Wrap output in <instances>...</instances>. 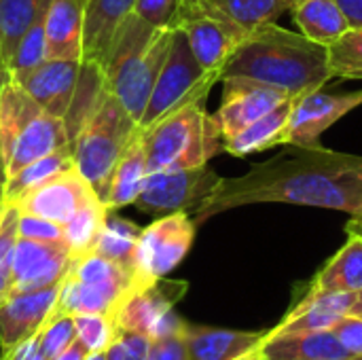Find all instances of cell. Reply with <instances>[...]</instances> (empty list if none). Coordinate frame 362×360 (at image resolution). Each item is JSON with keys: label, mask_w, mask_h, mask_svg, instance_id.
Segmentation results:
<instances>
[{"label": "cell", "mask_w": 362, "mask_h": 360, "mask_svg": "<svg viewBox=\"0 0 362 360\" xmlns=\"http://www.w3.org/2000/svg\"><path fill=\"white\" fill-rule=\"evenodd\" d=\"M59 284L30 291L11 293L0 303V350H11L17 344L34 337L47 323L57 301Z\"/></svg>", "instance_id": "obj_19"}, {"label": "cell", "mask_w": 362, "mask_h": 360, "mask_svg": "<svg viewBox=\"0 0 362 360\" xmlns=\"http://www.w3.org/2000/svg\"><path fill=\"white\" fill-rule=\"evenodd\" d=\"M148 176V166H146V153L142 144V132L140 136L127 146V151L121 155L117 161L102 202L110 212H117L125 206H134L136 197L140 195L144 180Z\"/></svg>", "instance_id": "obj_23"}, {"label": "cell", "mask_w": 362, "mask_h": 360, "mask_svg": "<svg viewBox=\"0 0 362 360\" xmlns=\"http://www.w3.org/2000/svg\"><path fill=\"white\" fill-rule=\"evenodd\" d=\"M350 28H362V0H337Z\"/></svg>", "instance_id": "obj_44"}, {"label": "cell", "mask_w": 362, "mask_h": 360, "mask_svg": "<svg viewBox=\"0 0 362 360\" xmlns=\"http://www.w3.org/2000/svg\"><path fill=\"white\" fill-rule=\"evenodd\" d=\"M17 231H19V238H25V240L64 242V225L49 221V219H42V216H36V214H28V212H19Z\"/></svg>", "instance_id": "obj_39"}, {"label": "cell", "mask_w": 362, "mask_h": 360, "mask_svg": "<svg viewBox=\"0 0 362 360\" xmlns=\"http://www.w3.org/2000/svg\"><path fill=\"white\" fill-rule=\"evenodd\" d=\"M263 360H267V359H265V356H263Z\"/></svg>", "instance_id": "obj_54"}, {"label": "cell", "mask_w": 362, "mask_h": 360, "mask_svg": "<svg viewBox=\"0 0 362 360\" xmlns=\"http://www.w3.org/2000/svg\"><path fill=\"white\" fill-rule=\"evenodd\" d=\"M0 142L6 176L72 144L64 119L40 108L17 83L6 81L0 95Z\"/></svg>", "instance_id": "obj_6"}, {"label": "cell", "mask_w": 362, "mask_h": 360, "mask_svg": "<svg viewBox=\"0 0 362 360\" xmlns=\"http://www.w3.org/2000/svg\"><path fill=\"white\" fill-rule=\"evenodd\" d=\"M8 76L40 108L64 119L72 142L104 89L100 68L89 62L47 59L32 70L8 72Z\"/></svg>", "instance_id": "obj_5"}, {"label": "cell", "mask_w": 362, "mask_h": 360, "mask_svg": "<svg viewBox=\"0 0 362 360\" xmlns=\"http://www.w3.org/2000/svg\"><path fill=\"white\" fill-rule=\"evenodd\" d=\"M38 342L47 359H57L64 350H68L76 342V329L72 316L49 318L45 327L38 331Z\"/></svg>", "instance_id": "obj_37"}, {"label": "cell", "mask_w": 362, "mask_h": 360, "mask_svg": "<svg viewBox=\"0 0 362 360\" xmlns=\"http://www.w3.org/2000/svg\"><path fill=\"white\" fill-rule=\"evenodd\" d=\"M346 316H362V291L352 293H312L308 291L301 301L265 333V337H280L305 331L333 329Z\"/></svg>", "instance_id": "obj_16"}, {"label": "cell", "mask_w": 362, "mask_h": 360, "mask_svg": "<svg viewBox=\"0 0 362 360\" xmlns=\"http://www.w3.org/2000/svg\"><path fill=\"white\" fill-rule=\"evenodd\" d=\"M93 197H100L95 189L81 176L76 168H70L25 193L21 199L15 202V206L19 208V212L36 214L66 225Z\"/></svg>", "instance_id": "obj_17"}, {"label": "cell", "mask_w": 362, "mask_h": 360, "mask_svg": "<svg viewBox=\"0 0 362 360\" xmlns=\"http://www.w3.org/2000/svg\"><path fill=\"white\" fill-rule=\"evenodd\" d=\"M265 356V354H263ZM267 360H308V359H297V356H265Z\"/></svg>", "instance_id": "obj_51"}, {"label": "cell", "mask_w": 362, "mask_h": 360, "mask_svg": "<svg viewBox=\"0 0 362 360\" xmlns=\"http://www.w3.org/2000/svg\"><path fill=\"white\" fill-rule=\"evenodd\" d=\"M174 28H153L132 13L115 32L100 66L106 89L140 123L155 81L168 59Z\"/></svg>", "instance_id": "obj_3"}, {"label": "cell", "mask_w": 362, "mask_h": 360, "mask_svg": "<svg viewBox=\"0 0 362 360\" xmlns=\"http://www.w3.org/2000/svg\"><path fill=\"white\" fill-rule=\"evenodd\" d=\"M261 352L265 356H297L308 360H362L352 356L341 346L333 329L265 337Z\"/></svg>", "instance_id": "obj_24"}, {"label": "cell", "mask_w": 362, "mask_h": 360, "mask_svg": "<svg viewBox=\"0 0 362 360\" xmlns=\"http://www.w3.org/2000/svg\"><path fill=\"white\" fill-rule=\"evenodd\" d=\"M189 284L185 280L159 278L127 295L115 314L119 331L142 333L151 339L182 331L185 320L174 312V306L187 295Z\"/></svg>", "instance_id": "obj_12"}, {"label": "cell", "mask_w": 362, "mask_h": 360, "mask_svg": "<svg viewBox=\"0 0 362 360\" xmlns=\"http://www.w3.org/2000/svg\"><path fill=\"white\" fill-rule=\"evenodd\" d=\"M87 0H51L45 13V40L49 59L83 62Z\"/></svg>", "instance_id": "obj_21"}, {"label": "cell", "mask_w": 362, "mask_h": 360, "mask_svg": "<svg viewBox=\"0 0 362 360\" xmlns=\"http://www.w3.org/2000/svg\"><path fill=\"white\" fill-rule=\"evenodd\" d=\"M51 0H0V66L4 68L23 32L47 13Z\"/></svg>", "instance_id": "obj_29"}, {"label": "cell", "mask_w": 362, "mask_h": 360, "mask_svg": "<svg viewBox=\"0 0 362 360\" xmlns=\"http://www.w3.org/2000/svg\"><path fill=\"white\" fill-rule=\"evenodd\" d=\"M138 136V123L104 85L72 142L74 168L95 189L100 199L117 161Z\"/></svg>", "instance_id": "obj_7"}, {"label": "cell", "mask_w": 362, "mask_h": 360, "mask_svg": "<svg viewBox=\"0 0 362 360\" xmlns=\"http://www.w3.org/2000/svg\"><path fill=\"white\" fill-rule=\"evenodd\" d=\"M329 70L339 79H362V28H350L327 47Z\"/></svg>", "instance_id": "obj_32"}, {"label": "cell", "mask_w": 362, "mask_h": 360, "mask_svg": "<svg viewBox=\"0 0 362 360\" xmlns=\"http://www.w3.org/2000/svg\"><path fill=\"white\" fill-rule=\"evenodd\" d=\"M293 100L295 98L286 100L284 104L276 106L261 119H257L250 125H246L244 129H240L235 136L223 140V151L233 157H246V155L263 153V151L284 144V132L288 125Z\"/></svg>", "instance_id": "obj_25"}, {"label": "cell", "mask_w": 362, "mask_h": 360, "mask_svg": "<svg viewBox=\"0 0 362 360\" xmlns=\"http://www.w3.org/2000/svg\"><path fill=\"white\" fill-rule=\"evenodd\" d=\"M218 74L206 72L202 64L195 59L187 38L182 32H174L172 49L168 53V59L155 81L153 93L148 98V104L144 108V115L138 123L140 129L151 127L159 119L168 117L170 112L193 104V102H206L210 89L214 83H218Z\"/></svg>", "instance_id": "obj_10"}, {"label": "cell", "mask_w": 362, "mask_h": 360, "mask_svg": "<svg viewBox=\"0 0 362 360\" xmlns=\"http://www.w3.org/2000/svg\"><path fill=\"white\" fill-rule=\"evenodd\" d=\"M2 204H4V199H0V208H2Z\"/></svg>", "instance_id": "obj_53"}, {"label": "cell", "mask_w": 362, "mask_h": 360, "mask_svg": "<svg viewBox=\"0 0 362 360\" xmlns=\"http://www.w3.org/2000/svg\"><path fill=\"white\" fill-rule=\"evenodd\" d=\"M19 208L11 202H4L0 208V303L11 295V276L15 246L19 240Z\"/></svg>", "instance_id": "obj_34"}, {"label": "cell", "mask_w": 362, "mask_h": 360, "mask_svg": "<svg viewBox=\"0 0 362 360\" xmlns=\"http://www.w3.org/2000/svg\"><path fill=\"white\" fill-rule=\"evenodd\" d=\"M6 81H8V70L6 68H0V95H2V89H4Z\"/></svg>", "instance_id": "obj_49"}, {"label": "cell", "mask_w": 362, "mask_h": 360, "mask_svg": "<svg viewBox=\"0 0 362 360\" xmlns=\"http://www.w3.org/2000/svg\"><path fill=\"white\" fill-rule=\"evenodd\" d=\"M267 331H235L191 325L185 320L182 337L189 360H233L263 346Z\"/></svg>", "instance_id": "obj_20"}, {"label": "cell", "mask_w": 362, "mask_h": 360, "mask_svg": "<svg viewBox=\"0 0 362 360\" xmlns=\"http://www.w3.org/2000/svg\"><path fill=\"white\" fill-rule=\"evenodd\" d=\"M242 28L248 32L261 23L276 21L284 11H291L295 0H216Z\"/></svg>", "instance_id": "obj_33"}, {"label": "cell", "mask_w": 362, "mask_h": 360, "mask_svg": "<svg viewBox=\"0 0 362 360\" xmlns=\"http://www.w3.org/2000/svg\"><path fill=\"white\" fill-rule=\"evenodd\" d=\"M223 100L214 112L223 140L235 136L252 121L291 100L286 91L250 79H223Z\"/></svg>", "instance_id": "obj_15"}, {"label": "cell", "mask_w": 362, "mask_h": 360, "mask_svg": "<svg viewBox=\"0 0 362 360\" xmlns=\"http://www.w3.org/2000/svg\"><path fill=\"white\" fill-rule=\"evenodd\" d=\"M136 0H87L85 32H83V62L102 66L108 45L119 25L134 13Z\"/></svg>", "instance_id": "obj_22"}, {"label": "cell", "mask_w": 362, "mask_h": 360, "mask_svg": "<svg viewBox=\"0 0 362 360\" xmlns=\"http://www.w3.org/2000/svg\"><path fill=\"white\" fill-rule=\"evenodd\" d=\"M223 79H250L286 91L291 98L322 89L333 79L327 47L276 21L252 28L221 72Z\"/></svg>", "instance_id": "obj_2"}, {"label": "cell", "mask_w": 362, "mask_h": 360, "mask_svg": "<svg viewBox=\"0 0 362 360\" xmlns=\"http://www.w3.org/2000/svg\"><path fill=\"white\" fill-rule=\"evenodd\" d=\"M47 59L49 55H47V40H45V15H42L23 32L4 68L8 72H23L40 66Z\"/></svg>", "instance_id": "obj_35"}, {"label": "cell", "mask_w": 362, "mask_h": 360, "mask_svg": "<svg viewBox=\"0 0 362 360\" xmlns=\"http://www.w3.org/2000/svg\"><path fill=\"white\" fill-rule=\"evenodd\" d=\"M293 19L303 36L329 47L350 30L337 0H299L291 6Z\"/></svg>", "instance_id": "obj_26"}, {"label": "cell", "mask_w": 362, "mask_h": 360, "mask_svg": "<svg viewBox=\"0 0 362 360\" xmlns=\"http://www.w3.org/2000/svg\"><path fill=\"white\" fill-rule=\"evenodd\" d=\"M4 185H6V170L0 166V199H4Z\"/></svg>", "instance_id": "obj_48"}, {"label": "cell", "mask_w": 362, "mask_h": 360, "mask_svg": "<svg viewBox=\"0 0 362 360\" xmlns=\"http://www.w3.org/2000/svg\"><path fill=\"white\" fill-rule=\"evenodd\" d=\"M146 360H189L182 331L151 339V348H148Z\"/></svg>", "instance_id": "obj_41"}, {"label": "cell", "mask_w": 362, "mask_h": 360, "mask_svg": "<svg viewBox=\"0 0 362 360\" xmlns=\"http://www.w3.org/2000/svg\"><path fill=\"white\" fill-rule=\"evenodd\" d=\"M0 360H2V359H0Z\"/></svg>", "instance_id": "obj_57"}, {"label": "cell", "mask_w": 362, "mask_h": 360, "mask_svg": "<svg viewBox=\"0 0 362 360\" xmlns=\"http://www.w3.org/2000/svg\"><path fill=\"white\" fill-rule=\"evenodd\" d=\"M87 354H89V352L85 350V346L76 339L68 350H64L57 359H53V360H85L87 359Z\"/></svg>", "instance_id": "obj_45"}, {"label": "cell", "mask_w": 362, "mask_h": 360, "mask_svg": "<svg viewBox=\"0 0 362 360\" xmlns=\"http://www.w3.org/2000/svg\"><path fill=\"white\" fill-rule=\"evenodd\" d=\"M180 0H136L134 13L153 28H174Z\"/></svg>", "instance_id": "obj_40"}, {"label": "cell", "mask_w": 362, "mask_h": 360, "mask_svg": "<svg viewBox=\"0 0 362 360\" xmlns=\"http://www.w3.org/2000/svg\"><path fill=\"white\" fill-rule=\"evenodd\" d=\"M70 250L64 242H36L19 238L13 259L11 293H30L62 282L70 265Z\"/></svg>", "instance_id": "obj_18"}, {"label": "cell", "mask_w": 362, "mask_h": 360, "mask_svg": "<svg viewBox=\"0 0 362 360\" xmlns=\"http://www.w3.org/2000/svg\"><path fill=\"white\" fill-rule=\"evenodd\" d=\"M295 2H299V0H295Z\"/></svg>", "instance_id": "obj_55"}, {"label": "cell", "mask_w": 362, "mask_h": 360, "mask_svg": "<svg viewBox=\"0 0 362 360\" xmlns=\"http://www.w3.org/2000/svg\"><path fill=\"white\" fill-rule=\"evenodd\" d=\"M140 132L148 172L199 168L223 151L221 127L206 102L187 104Z\"/></svg>", "instance_id": "obj_4"}, {"label": "cell", "mask_w": 362, "mask_h": 360, "mask_svg": "<svg viewBox=\"0 0 362 360\" xmlns=\"http://www.w3.org/2000/svg\"><path fill=\"white\" fill-rule=\"evenodd\" d=\"M195 221L187 212L157 216L140 231L136 246V276L151 284L174 272L189 255L195 240Z\"/></svg>", "instance_id": "obj_13"}, {"label": "cell", "mask_w": 362, "mask_h": 360, "mask_svg": "<svg viewBox=\"0 0 362 360\" xmlns=\"http://www.w3.org/2000/svg\"><path fill=\"white\" fill-rule=\"evenodd\" d=\"M312 293H352L362 291V240L348 236V242L316 274Z\"/></svg>", "instance_id": "obj_27"}, {"label": "cell", "mask_w": 362, "mask_h": 360, "mask_svg": "<svg viewBox=\"0 0 362 360\" xmlns=\"http://www.w3.org/2000/svg\"><path fill=\"white\" fill-rule=\"evenodd\" d=\"M255 204H293L339 210L362 219V155L325 146H291L235 178H221L195 214V225L214 214Z\"/></svg>", "instance_id": "obj_1"}, {"label": "cell", "mask_w": 362, "mask_h": 360, "mask_svg": "<svg viewBox=\"0 0 362 360\" xmlns=\"http://www.w3.org/2000/svg\"><path fill=\"white\" fill-rule=\"evenodd\" d=\"M140 286L144 284L134 272L98 252L72 257L68 272L59 282L57 301L49 318L76 314H106L115 318L127 295Z\"/></svg>", "instance_id": "obj_8"}, {"label": "cell", "mask_w": 362, "mask_h": 360, "mask_svg": "<svg viewBox=\"0 0 362 360\" xmlns=\"http://www.w3.org/2000/svg\"><path fill=\"white\" fill-rule=\"evenodd\" d=\"M151 348V337L132 331H119L110 346L106 348V360H146Z\"/></svg>", "instance_id": "obj_38"}, {"label": "cell", "mask_w": 362, "mask_h": 360, "mask_svg": "<svg viewBox=\"0 0 362 360\" xmlns=\"http://www.w3.org/2000/svg\"><path fill=\"white\" fill-rule=\"evenodd\" d=\"M358 106H362V89L348 93H327L316 89L295 98L284 132V144L320 146V136Z\"/></svg>", "instance_id": "obj_14"}, {"label": "cell", "mask_w": 362, "mask_h": 360, "mask_svg": "<svg viewBox=\"0 0 362 360\" xmlns=\"http://www.w3.org/2000/svg\"><path fill=\"white\" fill-rule=\"evenodd\" d=\"M140 231L142 229L136 227L132 221L115 216L110 212L91 252H98L104 259L136 274V246H138Z\"/></svg>", "instance_id": "obj_30"}, {"label": "cell", "mask_w": 362, "mask_h": 360, "mask_svg": "<svg viewBox=\"0 0 362 360\" xmlns=\"http://www.w3.org/2000/svg\"><path fill=\"white\" fill-rule=\"evenodd\" d=\"M85 360H106V354L104 352H95V354H87Z\"/></svg>", "instance_id": "obj_50"}, {"label": "cell", "mask_w": 362, "mask_h": 360, "mask_svg": "<svg viewBox=\"0 0 362 360\" xmlns=\"http://www.w3.org/2000/svg\"><path fill=\"white\" fill-rule=\"evenodd\" d=\"M2 360H49L45 356L42 348H40V342H38V333L21 344H17L15 348L11 350H4L2 352Z\"/></svg>", "instance_id": "obj_43"}, {"label": "cell", "mask_w": 362, "mask_h": 360, "mask_svg": "<svg viewBox=\"0 0 362 360\" xmlns=\"http://www.w3.org/2000/svg\"><path fill=\"white\" fill-rule=\"evenodd\" d=\"M108 214L110 210L106 208V204L100 197H93L64 225V242L72 257L93 250Z\"/></svg>", "instance_id": "obj_31"}, {"label": "cell", "mask_w": 362, "mask_h": 360, "mask_svg": "<svg viewBox=\"0 0 362 360\" xmlns=\"http://www.w3.org/2000/svg\"><path fill=\"white\" fill-rule=\"evenodd\" d=\"M346 233L348 236H356L362 240V219H352L348 225H346Z\"/></svg>", "instance_id": "obj_46"}, {"label": "cell", "mask_w": 362, "mask_h": 360, "mask_svg": "<svg viewBox=\"0 0 362 360\" xmlns=\"http://www.w3.org/2000/svg\"><path fill=\"white\" fill-rule=\"evenodd\" d=\"M333 333L341 346L356 359H362V316H346L335 327Z\"/></svg>", "instance_id": "obj_42"}, {"label": "cell", "mask_w": 362, "mask_h": 360, "mask_svg": "<svg viewBox=\"0 0 362 360\" xmlns=\"http://www.w3.org/2000/svg\"><path fill=\"white\" fill-rule=\"evenodd\" d=\"M221 178L223 176H218L208 163L189 170L148 172L134 206L153 216H165L172 212L195 216L212 197Z\"/></svg>", "instance_id": "obj_11"}, {"label": "cell", "mask_w": 362, "mask_h": 360, "mask_svg": "<svg viewBox=\"0 0 362 360\" xmlns=\"http://www.w3.org/2000/svg\"><path fill=\"white\" fill-rule=\"evenodd\" d=\"M76 339L85 346L89 354L106 352L110 342L117 335V325L112 316L106 314H76L72 316Z\"/></svg>", "instance_id": "obj_36"}, {"label": "cell", "mask_w": 362, "mask_h": 360, "mask_svg": "<svg viewBox=\"0 0 362 360\" xmlns=\"http://www.w3.org/2000/svg\"><path fill=\"white\" fill-rule=\"evenodd\" d=\"M0 166H4V157H2V142H0Z\"/></svg>", "instance_id": "obj_52"}, {"label": "cell", "mask_w": 362, "mask_h": 360, "mask_svg": "<svg viewBox=\"0 0 362 360\" xmlns=\"http://www.w3.org/2000/svg\"><path fill=\"white\" fill-rule=\"evenodd\" d=\"M0 68H2V66H0Z\"/></svg>", "instance_id": "obj_56"}, {"label": "cell", "mask_w": 362, "mask_h": 360, "mask_svg": "<svg viewBox=\"0 0 362 360\" xmlns=\"http://www.w3.org/2000/svg\"><path fill=\"white\" fill-rule=\"evenodd\" d=\"M233 360H263V352H261V348H257V350H252V352H248V354Z\"/></svg>", "instance_id": "obj_47"}, {"label": "cell", "mask_w": 362, "mask_h": 360, "mask_svg": "<svg viewBox=\"0 0 362 360\" xmlns=\"http://www.w3.org/2000/svg\"><path fill=\"white\" fill-rule=\"evenodd\" d=\"M74 168V149L64 146L51 155H45L28 166H23L21 170L13 172L6 176V185H4V202H17L21 199L25 193H30L32 189L40 187L42 182L51 180L53 176L66 172Z\"/></svg>", "instance_id": "obj_28"}, {"label": "cell", "mask_w": 362, "mask_h": 360, "mask_svg": "<svg viewBox=\"0 0 362 360\" xmlns=\"http://www.w3.org/2000/svg\"><path fill=\"white\" fill-rule=\"evenodd\" d=\"M174 30L185 34L202 68L218 74V79L248 34L216 0H180Z\"/></svg>", "instance_id": "obj_9"}]
</instances>
